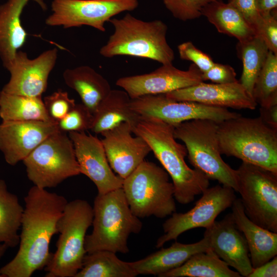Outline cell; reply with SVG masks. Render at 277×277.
Masks as SVG:
<instances>
[{
	"instance_id": "cell-40",
	"label": "cell",
	"mask_w": 277,
	"mask_h": 277,
	"mask_svg": "<svg viewBox=\"0 0 277 277\" xmlns=\"http://www.w3.org/2000/svg\"><path fill=\"white\" fill-rule=\"evenodd\" d=\"M277 256H275L269 261L259 267L253 268L248 277H276Z\"/></svg>"
},
{
	"instance_id": "cell-21",
	"label": "cell",
	"mask_w": 277,
	"mask_h": 277,
	"mask_svg": "<svg viewBox=\"0 0 277 277\" xmlns=\"http://www.w3.org/2000/svg\"><path fill=\"white\" fill-rule=\"evenodd\" d=\"M30 1L36 3L43 10L47 9L44 0H7L0 5V58L5 68L26 41L28 34L21 16Z\"/></svg>"
},
{
	"instance_id": "cell-25",
	"label": "cell",
	"mask_w": 277,
	"mask_h": 277,
	"mask_svg": "<svg viewBox=\"0 0 277 277\" xmlns=\"http://www.w3.org/2000/svg\"><path fill=\"white\" fill-rule=\"evenodd\" d=\"M63 77L66 84L78 94L82 104L93 114L112 90L108 81L88 66L67 69Z\"/></svg>"
},
{
	"instance_id": "cell-5",
	"label": "cell",
	"mask_w": 277,
	"mask_h": 277,
	"mask_svg": "<svg viewBox=\"0 0 277 277\" xmlns=\"http://www.w3.org/2000/svg\"><path fill=\"white\" fill-rule=\"evenodd\" d=\"M217 136L222 154L277 173V129L260 116L241 115L218 123Z\"/></svg>"
},
{
	"instance_id": "cell-6",
	"label": "cell",
	"mask_w": 277,
	"mask_h": 277,
	"mask_svg": "<svg viewBox=\"0 0 277 277\" xmlns=\"http://www.w3.org/2000/svg\"><path fill=\"white\" fill-rule=\"evenodd\" d=\"M93 218V207L87 201L76 199L67 202L57 223L60 235L56 250L45 267L46 277L75 276L87 253L85 237Z\"/></svg>"
},
{
	"instance_id": "cell-35",
	"label": "cell",
	"mask_w": 277,
	"mask_h": 277,
	"mask_svg": "<svg viewBox=\"0 0 277 277\" xmlns=\"http://www.w3.org/2000/svg\"><path fill=\"white\" fill-rule=\"evenodd\" d=\"M43 102L49 118L56 123L64 118L76 104L74 100L61 89L45 96Z\"/></svg>"
},
{
	"instance_id": "cell-27",
	"label": "cell",
	"mask_w": 277,
	"mask_h": 277,
	"mask_svg": "<svg viewBox=\"0 0 277 277\" xmlns=\"http://www.w3.org/2000/svg\"><path fill=\"white\" fill-rule=\"evenodd\" d=\"M240 277L210 248L192 255L180 266L160 277Z\"/></svg>"
},
{
	"instance_id": "cell-19",
	"label": "cell",
	"mask_w": 277,
	"mask_h": 277,
	"mask_svg": "<svg viewBox=\"0 0 277 277\" xmlns=\"http://www.w3.org/2000/svg\"><path fill=\"white\" fill-rule=\"evenodd\" d=\"M212 250L242 276L248 277L253 269L249 249L243 233L237 228L231 213L206 228Z\"/></svg>"
},
{
	"instance_id": "cell-32",
	"label": "cell",
	"mask_w": 277,
	"mask_h": 277,
	"mask_svg": "<svg viewBox=\"0 0 277 277\" xmlns=\"http://www.w3.org/2000/svg\"><path fill=\"white\" fill-rule=\"evenodd\" d=\"M252 97L261 107L277 105V55L270 51L255 82Z\"/></svg>"
},
{
	"instance_id": "cell-31",
	"label": "cell",
	"mask_w": 277,
	"mask_h": 277,
	"mask_svg": "<svg viewBox=\"0 0 277 277\" xmlns=\"http://www.w3.org/2000/svg\"><path fill=\"white\" fill-rule=\"evenodd\" d=\"M236 49L243 63L239 81L252 96L255 82L269 50L264 42L256 35L246 41L238 42Z\"/></svg>"
},
{
	"instance_id": "cell-10",
	"label": "cell",
	"mask_w": 277,
	"mask_h": 277,
	"mask_svg": "<svg viewBox=\"0 0 277 277\" xmlns=\"http://www.w3.org/2000/svg\"><path fill=\"white\" fill-rule=\"evenodd\" d=\"M238 191L247 217L277 233V173L243 162L236 169Z\"/></svg>"
},
{
	"instance_id": "cell-13",
	"label": "cell",
	"mask_w": 277,
	"mask_h": 277,
	"mask_svg": "<svg viewBox=\"0 0 277 277\" xmlns=\"http://www.w3.org/2000/svg\"><path fill=\"white\" fill-rule=\"evenodd\" d=\"M131 108L141 116L160 119L174 127L185 121L210 120L220 123L242 115L228 108L188 101H177L165 94L146 95L131 98Z\"/></svg>"
},
{
	"instance_id": "cell-3",
	"label": "cell",
	"mask_w": 277,
	"mask_h": 277,
	"mask_svg": "<svg viewBox=\"0 0 277 277\" xmlns=\"http://www.w3.org/2000/svg\"><path fill=\"white\" fill-rule=\"evenodd\" d=\"M92 207L93 229L85 237L86 252L100 250L129 252V236L138 233L143 223L131 211L122 188L97 194Z\"/></svg>"
},
{
	"instance_id": "cell-39",
	"label": "cell",
	"mask_w": 277,
	"mask_h": 277,
	"mask_svg": "<svg viewBox=\"0 0 277 277\" xmlns=\"http://www.w3.org/2000/svg\"><path fill=\"white\" fill-rule=\"evenodd\" d=\"M228 3L240 12L254 30L262 17L256 0H229Z\"/></svg>"
},
{
	"instance_id": "cell-2",
	"label": "cell",
	"mask_w": 277,
	"mask_h": 277,
	"mask_svg": "<svg viewBox=\"0 0 277 277\" xmlns=\"http://www.w3.org/2000/svg\"><path fill=\"white\" fill-rule=\"evenodd\" d=\"M174 129L173 125L160 119L141 116L132 132L146 141L171 177L175 200L186 205L209 187L210 180L187 165L185 160L187 149L185 145L176 142Z\"/></svg>"
},
{
	"instance_id": "cell-38",
	"label": "cell",
	"mask_w": 277,
	"mask_h": 277,
	"mask_svg": "<svg viewBox=\"0 0 277 277\" xmlns=\"http://www.w3.org/2000/svg\"><path fill=\"white\" fill-rule=\"evenodd\" d=\"M236 72L230 65L215 63L206 72L202 73L203 81L209 80L216 84H226L238 81Z\"/></svg>"
},
{
	"instance_id": "cell-41",
	"label": "cell",
	"mask_w": 277,
	"mask_h": 277,
	"mask_svg": "<svg viewBox=\"0 0 277 277\" xmlns=\"http://www.w3.org/2000/svg\"><path fill=\"white\" fill-rule=\"evenodd\" d=\"M260 117L269 127L277 129V105L269 107H260Z\"/></svg>"
},
{
	"instance_id": "cell-22",
	"label": "cell",
	"mask_w": 277,
	"mask_h": 277,
	"mask_svg": "<svg viewBox=\"0 0 277 277\" xmlns=\"http://www.w3.org/2000/svg\"><path fill=\"white\" fill-rule=\"evenodd\" d=\"M232 215L239 230L244 235L253 268L259 267L277 255V233L265 229L246 215L240 198L231 206Z\"/></svg>"
},
{
	"instance_id": "cell-30",
	"label": "cell",
	"mask_w": 277,
	"mask_h": 277,
	"mask_svg": "<svg viewBox=\"0 0 277 277\" xmlns=\"http://www.w3.org/2000/svg\"><path fill=\"white\" fill-rule=\"evenodd\" d=\"M23 212L17 195L9 192L5 181L0 179V243L8 247L19 244Z\"/></svg>"
},
{
	"instance_id": "cell-8",
	"label": "cell",
	"mask_w": 277,
	"mask_h": 277,
	"mask_svg": "<svg viewBox=\"0 0 277 277\" xmlns=\"http://www.w3.org/2000/svg\"><path fill=\"white\" fill-rule=\"evenodd\" d=\"M169 177L163 168L144 161L123 180L122 189L135 215L163 219L176 212L174 186Z\"/></svg>"
},
{
	"instance_id": "cell-15",
	"label": "cell",
	"mask_w": 277,
	"mask_h": 277,
	"mask_svg": "<svg viewBox=\"0 0 277 277\" xmlns=\"http://www.w3.org/2000/svg\"><path fill=\"white\" fill-rule=\"evenodd\" d=\"M204 82L202 72L192 64L187 70L172 64L162 65L148 73L118 78L116 85L123 88L131 98L146 95L165 94Z\"/></svg>"
},
{
	"instance_id": "cell-1",
	"label": "cell",
	"mask_w": 277,
	"mask_h": 277,
	"mask_svg": "<svg viewBox=\"0 0 277 277\" xmlns=\"http://www.w3.org/2000/svg\"><path fill=\"white\" fill-rule=\"evenodd\" d=\"M24 201L19 248L0 268L3 277H30L46 266L52 255L50 242L58 233L57 223L68 202L64 196L34 185Z\"/></svg>"
},
{
	"instance_id": "cell-4",
	"label": "cell",
	"mask_w": 277,
	"mask_h": 277,
	"mask_svg": "<svg viewBox=\"0 0 277 277\" xmlns=\"http://www.w3.org/2000/svg\"><path fill=\"white\" fill-rule=\"evenodd\" d=\"M108 22L114 32L101 48L102 56L127 55L172 64L174 53L167 41L168 27L163 21H144L127 13L121 18L112 17Z\"/></svg>"
},
{
	"instance_id": "cell-33",
	"label": "cell",
	"mask_w": 277,
	"mask_h": 277,
	"mask_svg": "<svg viewBox=\"0 0 277 277\" xmlns=\"http://www.w3.org/2000/svg\"><path fill=\"white\" fill-rule=\"evenodd\" d=\"M93 114L83 104H75L62 120L57 122L58 131L64 133L85 132L91 129Z\"/></svg>"
},
{
	"instance_id": "cell-42",
	"label": "cell",
	"mask_w": 277,
	"mask_h": 277,
	"mask_svg": "<svg viewBox=\"0 0 277 277\" xmlns=\"http://www.w3.org/2000/svg\"><path fill=\"white\" fill-rule=\"evenodd\" d=\"M256 3L261 15H268L277 8V0H256Z\"/></svg>"
},
{
	"instance_id": "cell-12",
	"label": "cell",
	"mask_w": 277,
	"mask_h": 277,
	"mask_svg": "<svg viewBox=\"0 0 277 277\" xmlns=\"http://www.w3.org/2000/svg\"><path fill=\"white\" fill-rule=\"evenodd\" d=\"M234 191L222 185L207 188L190 210L185 213L175 212L165 221L164 233L157 240L155 247L161 248L192 229L210 227L221 212L231 207L236 199Z\"/></svg>"
},
{
	"instance_id": "cell-17",
	"label": "cell",
	"mask_w": 277,
	"mask_h": 277,
	"mask_svg": "<svg viewBox=\"0 0 277 277\" xmlns=\"http://www.w3.org/2000/svg\"><path fill=\"white\" fill-rule=\"evenodd\" d=\"M58 131L53 121H2L0 150L5 161L14 166L23 161L39 144Z\"/></svg>"
},
{
	"instance_id": "cell-34",
	"label": "cell",
	"mask_w": 277,
	"mask_h": 277,
	"mask_svg": "<svg viewBox=\"0 0 277 277\" xmlns=\"http://www.w3.org/2000/svg\"><path fill=\"white\" fill-rule=\"evenodd\" d=\"M213 0H162L164 5L176 19L187 21L202 16L203 8Z\"/></svg>"
},
{
	"instance_id": "cell-18",
	"label": "cell",
	"mask_w": 277,
	"mask_h": 277,
	"mask_svg": "<svg viewBox=\"0 0 277 277\" xmlns=\"http://www.w3.org/2000/svg\"><path fill=\"white\" fill-rule=\"evenodd\" d=\"M133 127L124 123L101 133L107 160L113 171L124 179L144 161L150 148L141 136H132Z\"/></svg>"
},
{
	"instance_id": "cell-9",
	"label": "cell",
	"mask_w": 277,
	"mask_h": 277,
	"mask_svg": "<svg viewBox=\"0 0 277 277\" xmlns=\"http://www.w3.org/2000/svg\"><path fill=\"white\" fill-rule=\"evenodd\" d=\"M22 162L28 179L43 189L55 187L81 174L72 142L60 131L44 140Z\"/></svg>"
},
{
	"instance_id": "cell-28",
	"label": "cell",
	"mask_w": 277,
	"mask_h": 277,
	"mask_svg": "<svg viewBox=\"0 0 277 277\" xmlns=\"http://www.w3.org/2000/svg\"><path fill=\"white\" fill-rule=\"evenodd\" d=\"M0 117L2 121H52L42 97L10 94L3 91L0 92Z\"/></svg>"
},
{
	"instance_id": "cell-16",
	"label": "cell",
	"mask_w": 277,
	"mask_h": 277,
	"mask_svg": "<svg viewBox=\"0 0 277 277\" xmlns=\"http://www.w3.org/2000/svg\"><path fill=\"white\" fill-rule=\"evenodd\" d=\"M68 135L73 145L81 174L95 184L98 194L122 188L124 179L111 169L101 140L85 132H71Z\"/></svg>"
},
{
	"instance_id": "cell-29",
	"label": "cell",
	"mask_w": 277,
	"mask_h": 277,
	"mask_svg": "<svg viewBox=\"0 0 277 277\" xmlns=\"http://www.w3.org/2000/svg\"><path fill=\"white\" fill-rule=\"evenodd\" d=\"M137 275L130 262L120 260L113 252L100 250L86 253L82 266L74 277H135Z\"/></svg>"
},
{
	"instance_id": "cell-14",
	"label": "cell",
	"mask_w": 277,
	"mask_h": 277,
	"mask_svg": "<svg viewBox=\"0 0 277 277\" xmlns=\"http://www.w3.org/2000/svg\"><path fill=\"white\" fill-rule=\"evenodd\" d=\"M57 49H50L30 59L27 53L18 50L6 68L10 79L2 91L33 97H42L48 86L50 73L55 66Z\"/></svg>"
},
{
	"instance_id": "cell-36",
	"label": "cell",
	"mask_w": 277,
	"mask_h": 277,
	"mask_svg": "<svg viewBox=\"0 0 277 277\" xmlns=\"http://www.w3.org/2000/svg\"><path fill=\"white\" fill-rule=\"evenodd\" d=\"M254 30L255 35L264 42L269 50L277 55L276 9L268 15H262Z\"/></svg>"
},
{
	"instance_id": "cell-26",
	"label": "cell",
	"mask_w": 277,
	"mask_h": 277,
	"mask_svg": "<svg viewBox=\"0 0 277 277\" xmlns=\"http://www.w3.org/2000/svg\"><path fill=\"white\" fill-rule=\"evenodd\" d=\"M202 15L218 32L234 37L238 42L246 41L255 35L253 29L240 12L222 0H213L208 4L202 10Z\"/></svg>"
},
{
	"instance_id": "cell-23",
	"label": "cell",
	"mask_w": 277,
	"mask_h": 277,
	"mask_svg": "<svg viewBox=\"0 0 277 277\" xmlns=\"http://www.w3.org/2000/svg\"><path fill=\"white\" fill-rule=\"evenodd\" d=\"M210 248L208 238L204 235L200 241L191 244L174 242L168 248H162L145 258L130 262L137 275L160 276L183 264L192 255Z\"/></svg>"
},
{
	"instance_id": "cell-7",
	"label": "cell",
	"mask_w": 277,
	"mask_h": 277,
	"mask_svg": "<svg viewBox=\"0 0 277 277\" xmlns=\"http://www.w3.org/2000/svg\"><path fill=\"white\" fill-rule=\"evenodd\" d=\"M218 123L210 120L187 121L175 126L174 136L182 141L190 164L210 180L238 191L236 170L222 157L217 136Z\"/></svg>"
},
{
	"instance_id": "cell-11",
	"label": "cell",
	"mask_w": 277,
	"mask_h": 277,
	"mask_svg": "<svg viewBox=\"0 0 277 277\" xmlns=\"http://www.w3.org/2000/svg\"><path fill=\"white\" fill-rule=\"evenodd\" d=\"M138 5V0H53L52 13L45 23L64 28L88 26L105 32L106 22L121 12L134 10Z\"/></svg>"
},
{
	"instance_id": "cell-20",
	"label": "cell",
	"mask_w": 277,
	"mask_h": 277,
	"mask_svg": "<svg viewBox=\"0 0 277 277\" xmlns=\"http://www.w3.org/2000/svg\"><path fill=\"white\" fill-rule=\"evenodd\" d=\"M165 94L177 101L193 102L226 108L255 110L258 105L239 81L226 84L202 82Z\"/></svg>"
},
{
	"instance_id": "cell-44",
	"label": "cell",
	"mask_w": 277,
	"mask_h": 277,
	"mask_svg": "<svg viewBox=\"0 0 277 277\" xmlns=\"http://www.w3.org/2000/svg\"><path fill=\"white\" fill-rule=\"evenodd\" d=\"M0 277H3V276L0 274Z\"/></svg>"
},
{
	"instance_id": "cell-37",
	"label": "cell",
	"mask_w": 277,
	"mask_h": 277,
	"mask_svg": "<svg viewBox=\"0 0 277 277\" xmlns=\"http://www.w3.org/2000/svg\"><path fill=\"white\" fill-rule=\"evenodd\" d=\"M180 57L191 61L202 73L208 70L214 64L211 57L197 48L191 42H186L177 46Z\"/></svg>"
},
{
	"instance_id": "cell-24",
	"label": "cell",
	"mask_w": 277,
	"mask_h": 277,
	"mask_svg": "<svg viewBox=\"0 0 277 277\" xmlns=\"http://www.w3.org/2000/svg\"><path fill=\"white\" fill-rule=\"evenodd\" d=\"M130 101L125 91L112 89L93 113L90 130L101 134L124 123L130 124L133 129L141 116L131 108Z\"/></svg>"
},
{
	"instance_id": "cell-43",
	"label": "cell",
	"mask_w": 277,
	"mask_h": 277,
	"mask_svg": "<svg viewBox=\"0 0 277 277\" xmlns=\"http://www.w3.org/2000/svg\"><path fill=\"white\" fill-rule=\"evenodd\" d=\"M9 247L4 243H0V259L4 254Z\"/></svg>"
}]
</instances>
